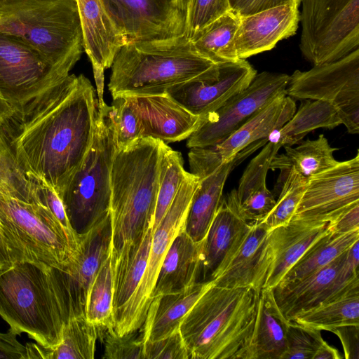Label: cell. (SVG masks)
<instances>
[{
  "label": "cell",
  "mask_w": 359,
  "mask_h": 359,
  "mask_svg": "<svg viewBox=\"0 0 359 359\" xmlns=\"http://www.w3.org/2000/svg\"><path fill=\"white\" fill-rule=\"evenodd\" d=\"M97 112L90 80L69 74L13 105L0 137L25 174L60 196L91 146Z\"/></svg>",
  "instance_id": "obj_1"
},
{
  "label": "cell",
  "mask_w": 359,
  "mask_h": 359,
  "mask_svg": "<svg viewBox=\"0 0 359 359\" xmlns=\"http://www.w3.org/2000/svg\"><path fill=\"white\" fill-rule=\"evenodd\" d=\"M0 316L11 328L37 344L54 347L72 316L57 269L19 262L0 271Z\"/></svg>",
  "instance_id": "obj_2"
},
{
  "label": "cell",
  "mask_w": 359,
  "mask_h": 359,
  "mask_svg": "<svg viewBox=\"0 0 359 359\" xmlns=\"http://www.w3.org/2000/svg\"><path fill=\"white\" fill-rule=\"evenodd\" d=\"M167 143L139 138L116 149L111 169V250L137 241L153 226L162 154Z\"/></svg>",
  "instance_id": "obj_3"
},
{
  "label": "cell",
  "mask_w": 359,
  "mask_h": 359,
  "mask_svg": "<svg viewBox=\"0 0 359 359\" xmlns=\"http://www.w3.org/2000/svg\"><path fill=\"white\" fill-rule=\"evenodd\" d=\"M259 293L213 283L180 325L189 359H241L254 327Z\"/></svg>",
  "instance_id": "obj_4"
},
{
  "label": "cell",
  "mask_w": 359,
  "mask_h": 359,
  "mask_svg": "<svg viewBox=\"0 0 359 359\" xmlns=\"http://www.w3.org/2000/svg\"><path fill=\"white\" fill-rule=\"evenodd\" d=\"M219 65L198 54L184 35L129 41L114 57L108 88L113 98L163 95L176 84L216 72Z\"/></svg>",
  "instance_id": "obj_5"
},
{
  "label": "cell",
  "mask_w": 359,
  "mask_h": 359,
  "mask_svg": "<svg viewBox=\"0 0 359 359\" xmlns=\"http://www.w3.org/2000/svg\"><path fill=\"white\" fill-rule=\"evenodd\" d=\"M0 33L18 37L69 73L83 52L75 0H0Z\"/></svg>",
  "instance_id": "obj_6"
},
{
  "label": "cell",
  "mask_w": 359,
  "mask_h": 359,
  "mask_svg": "<svg viewBox=\"0 0 359 359\" xmlns=\"http://www.w3.org/2000/svg\"><path fill=\"white\" fill-rule=\"evenodd\" d=\"M0 226L12 264L30 262L63 271L79 248V241L39 203L0 194Z\"/></svg>",
  "instance_id": "obj_7"
},
{
  "label": "cell",
  "mask_w": 359,
  "mask_h": 359,
  "mask_svg": "<svg viewBox=\"0 0 359 359\" xmlns=\"http://www.w3.org/2000/svg\"><path fill=\"white\" fill-rule=\"evenodd\" d=\"M117 147L110 106L97 104L91 146L59 196L78 233L110 212L111 169Z\"/></svg>",
  "instance_id": "obj_8"
},
{
  "label": "cell",
  "mask_w": 359,
  "mask_h": 359,
  "mask_svg": "<svg viewBox=\"0 0 359 359\" xmlns=\"http://www.w3.org/2000/svg\"><path fill=\"white\" fill-rule=\"evenodd\" d=\"M299 48L313 66L358 48L359 0H301Z\"/></svg>",
  "instance_id": "obj_9"
},
{
  "label": "cell",
  "mask_w": 359,
  "mask_h": 359,
  "mask_svg": "<svg viewBox=\"0 0 359 359\" xmlns=\"http://www.w3.org/2000/svg\"><path fill=\"white\" fill-rule=\"evenodd\" d=\"M199 179L190 172L185 177L168 211L153 232L145 271L130 300L113 322L117 335L140 330L151 300L158 271L172 241L184 227L192 196Z\"/></svg>",
  "instance_id": "obj_10"
},
{
  "label": "cell",
  "mask_w": 359,
  "mask_h": 359,
  "mask_svg": "<svg viewBox=\"0 0 359 359\" xmlns=\"http://www.w3.org/2000/svg\"><path fill=\"white\" fill-rule=\"evenodd\" d=\"M288 80L289 75L286 74H257L245 89L201 118L198 127L188 137L187 147L219 144L276 97L285 93Z\"/></svg>",
  "instance_id": "obj_11"
},
{
  "label": "cell",
  "mask_w": 359,
  "mask_h": 359,
  "mask_svg": "<svg viewBox=\"0 0 359 359\" xmlns=\"http://www.w3.org/2000/svg\"><path fill=\"white\" fill-rule=\"evenodd\" d=\"M69 74L21 39L0 33V95L11 107Z\"/></svg>",
  "instance_id": "obj_12"
},
{
  "label": "cell",
  "mask_w": 359,
  "mask_h": 359,
  "mask_svg": "<svg viewBox=\"0 0 359 359\" xmlns=\"http://www.w3.org/2000/svg\"><path fill=\"white\" fill-rule=\"evenodd\" d=\"M359 203V153L308 180L292 219L330 222Z\"/></svg>",
  "instance_id": "obj_13"
},
{
  "label": "cell",
  "mask_w": 359,
  "mask_h": 359,
  "mask_svg": "<svg viewBox=\"0 0 359 359\" xmlns=\"http://www.w3.org/2000/svg\"><path fill=\"white\" fill-rule=\"evenodd\" d=\"M128 41L165 40L184 35L186 13L175 0H102Z\"/></svg>",
  "instance_id": "obj_14"
},
{
  "label": "cell",
  "mask_w": 359,
  "mask_h": 359,
  "mask_svg": "<svg viewBox=\"0 0 359 359\" xmlns=\"http://www.w3.org/2000/svg\"><path fill=\"white\" fill-rule=\"evenodd\" d=\"M285 93L294 100L327 101L337 109L359 102V49L308 71H294Z\"/></svg>",
  "instance_id": "obj_15"
},
{
  "label": "cell",
  "mask_w": 359,
  "mask_h": 359,
  "mask_svg": "<svg viewBox=\"0 0 359 359\" xmlns=\"http://www.w3.org/2000/svg\"><path fill=\"white\" fill-rule=\"evenodd\" d=\"M257 71L246 60L221 63L211 74L176 84L166 94L191 114L200 117L216 111L245 89Z\"/></svg>",
  "instance_id": "obj_16"
},
{
  "label": "cell",
  "mask_w": 359,
  "mask_h": 359,
  "mask_svg": "<svg viewBox=\"0 0 359 359\" xmlns=\"http://www.w3.org/2000/svg\"><path fill=\"white\" fill-rule=\"evenodd\" d=\"M79 234L76 254L63 271L59 270L69 297L72 316L85 314L89 287L111 251L110 212Z\"/></svg>",
  "instance_id": "obj_17"
},
{
  "label": "cell",
  "mask_w": 359,
  "mask_h": 359,
  "mask_svg": "<svg viewBox=\"0 0 359 359\" xmlns=\"http://www.w3.org/2000/svg\"><path fill=\"white\" fill-rule=\"evenodd\" d=\"M238 209L236 189L222 196L201 247L203 280H213L224 269L249 232Z\"/></svg>",
  "instance_id": "obj_18"
},
{
  "label": "cell",
  "mask_w": 359,
  "mask_h": 359,
  "mask_svg": "<svg viewBox=\"0 0 359 359\" xmlns=\"http://www.w3.org/2000/svg\"><path fill=\"white\" fill-rule=\"evenodd\" d=\"M299 6L288 4L240 17L234 45L238 59L272 49L293 36L299 22Z\"/></svg>",
  "instance_id": "obj_19"
},
{
  "label": "cell",
  "mask_w": 359,
  "mask_h": 359,
  "mask_svg": "<svg viewBox=\"0 0 359 359\" xmlns=\"http://www.w3.org/2000/svg\"><path fill=\"white\" fill-rule=\"evenodd\" d=\"M269 229L262 222H252L241 245L214 284L227 287H251L260 292L273 263Z\"/></svg>",
  "instance_id": "obj_20"
},
{
  "label": "cell",
  "mask_w": 359,
  "mask_h": 359,
  "mask_svg": "<svg viewBox=\"0 0 359 359\" xmlns=\"http://www.w3.org/2000/svg\"><path fill=\"white\" fill-rule=\"evenodd\" d=\"M346 252L313 273L271 289L276 305L286 320L290 321L299 313L323 302L358 275L349 278L344 273Z\"/></svg>",
  "instance_id": "obj_21"
},
{
  "label": "cell",
  "mask_w": 359,
  "mask_h": 359,
  "mask_svg": "<svg viewBox=\"0 0 359 359\" xmlns=\"http://www.w3.org/2000/svg\"><path fill=\"white\" fill-rule=\"evenodd\" d=\"M139 114L142 137L165 143L188 138L198 127L201 118L172 100L166 93L128 96Z\"/></svg>",
  "instance_id": "obj_22"
},
{
  "label": "cell",
  "mask_w": 359,
  "mask_h": 359,
  "mask_svg": "<svg viewBox=\"0 0 359 359\" xmlns=\"http://www.w3.org/2000/svg\"><path fill=\"white\" fill-rule=\"evenodd\" d=\"M83 35V49L94 76H104L118 50L128 41L118 29L102 0H75Z\"/></svg>",
  "instance_id": "obj_23"
},
{
  "label": "cell",
  "mask_w": 359,
  "mask_h": 359,
  "mask_svg": "<svg viewBox=\"0 0 359 359\" xmlns=\"http://www.w3.org/2000/svg\"><path fill=\"white\" fill-rule=\"evenodd\" d=\"M329 222L291 219L269 230L273 263L263 289H272L311 245L326 233Z\"/></svg>",
  "instance_id": "obj_24"
},
{
  "label": "cell",
  "mask_w": 359,
  "mask_h": 359,
  "mask_svg": "<svg viewBox=\"0 0 359 359\" xmlns=\"http://www.w3.org/2000/svg\"><path fill=\"white\" fill-rule=\"evenodd\" d=\"M296 110L294 100L281 94L224 141L209 147L222 163L229 162L251 144L268 139L292 117Z\"/></svg>",
  "instance_id": "obj_25"
},
{
  "label": "cell",
  "mask_w": 359,
  "mask_h": 359,
  "mask_svg": "<svg viewBox=\"0 0 359 359\" xmlns=\"http://www.w3.org/2000/svg\"><path fill=\"white\" fill-rule=\"evenodd\" d=\"M212 283L213 280L197 281L184 289L154 297L140 329L143 341H156L179 330L184 316Z\"/></svg>",
  "instance_id": "obj_26"
},
{
  "label": "cell",
  "mask_w": 359,
  "mask_h": 359,
  "mask_svg": "<svg viewBox=\"0 0 359 359\" xmlns=\"http://www.w3.org/2000/svg\"><path fill=\"white\" fill-rule=\"evenodd\" d=\"M288 323L277 306L271 289H262L254 327L241 359H283Z\"/></svg>",
  "instance_id": "obj_27"
},
{
  "label": "cell",
  "mask_w": 359,
  "mask_h": 359,
  "mask_svg": "<svg viewBox=\"0 0 359 359\" xmlns=\"http://www.w3.org/2000/svg\"><path fill=\"white\" fill-rule=\"evenodd\" d=\"M202 242H194L184 231V227L179 231L158 271L151 299L158 294L177 291L198 281L201 273Z\"/></svg>",
  "instance_id": "obj_28"
},
{
  "label": "cell",
  "mask_w": 359,
  "mask_h": 359,
  "mask_svg": "<svg viewBox=\"0 0 359 359\" xmlns=\"http://www.w3.org/2000/svg\"><path fill=\"white\" fill-rule=\"evenodd\" d=\"M152 235V229L149 228L137 241L124 246L117 252H114L111 245L113 273L112 325L136 290L144 274Z\"/></svg>",
  "instance_id": "obj_29"
},
{
  "label": "cell",
  "mask_w": 359,
  "mask_h": 359,
  "mask_svg": "<svg viewBox=\"0 0 359 359\" xmlns=\"http://www.w3.org/2000/svg\"><path fill=\"white\" fill-rule=\"evenodd\" d=\"M290 321L319 330L332 331L344 326L359 325V279L355 276L341 290Z\"/></svg>",
  "instance_id": "obj_30"
},
{
  "label": "cell",
  "mask_w": 359,
  "mask_h": 359,
  "mask_svg": "<svg viewBox=\"0 0 359 359\" xmlns=\"http://www.w3.org/2000/svg\"><path fill=\"white\" fill-rule=\"evenodd\" d=\"M98 332L85 314L72 316L65 323L61 341L55 346L27 343V359H93Z\"/></svg>",
  "instance_id": "obj_31"
},
{
  "label": "cell",
  "mask_w": 359,
  "mask_h": 359,
  "mask_svg": "<svg viewBox=\"0 0 359 359\" xmlns=\"http://www.w3.org/2000/svg\"><path fill=\"white\" fill-rule=\"evenodd\" d=\"M303 100L292 117L274 130L268 141L279 142L283 147L293 146L317 128L332 129L341 124L337 109L332 103L318 100Z\"/></svg>",
  "instance_id": "obj_32"
},
{
  "label": "cell",
  "mask_w": 359,
  "mask_h": 359,
  "mask_svg": "<svg viewBox=\"0 0 359 359\" xmlns=\"http://www.w3.org/2000/svg\"><path fill=\"white\" fill-rule=\"evenodd\" d=\"M285 153L276 154L270 169L281 171L294 169L307 180L335 166L337 161L333 153L337 148L332 147L327 139L321 134L316 140H306L297 147L284 146Z\"/></svg>",
  "instance_id": "obj_33"
},
{
  "label": "cell",
  "mask_w": 359,
  "mask_h": 359,
  "mask_svg": "<svg viewBox=\"0 0 359 359\" xmlns=\"http://www.w3.org/2000/svg\"><path fill=\"white\" fill-rule=\"evenodd\" d=\"M358 240L359 230L344 233L328 231L311 245L276 285L297 281L313 273L339 257Z\"/></svg>",
  "instance_id": "obj_34"
},
{
  "label": "cell",
  "mask_w": 359,
  "mask_h": 359,
  "mask_svg": "<svg viewBox=\"0 0 359 359\" xmlns=\"http://www.w3.org/2000/svg\"><path fill=\"white\" fill-rule=\"evenodd\" d=\"M240 17L231 11L222 15L201 30L190 40L196 52L215 64L239 60L234 39Z\"/></svg>",
  "instance_id": "obj_35"
},
{
  "label": "cell",
  "mask_w": 359,
  "mask_h": 359,
  "mask_svg": "<svg viewBox=\"0 0 359 359\" xmlns=\"http://www.w3.org/2000/svg\"><path fill=\"white\" fill-rule=\"evenodd\" d=\"M113 273L111 251L102 263L88 291L84 313L98 329H112Z\"/></svg>",
  "instance_id": "obj_36"
},
{
  "label": "cell",
  "mask_w": 359,
  "mask_h": 359,
  "mask_svg": "<svg viewBox=\"0 0 359 359\" xmlns=\"http://www.w3.org/2000/svg\"><path fill=\"white\" fill-rule=\"evenodd\" d=\"M187 172L180 152L166 144L161 158L153 232L173 201Z\"/></svg>",
  "instance_id": "obj_37"
},
{
  "label": "cell",
  "mask_w": 359,
  "mask_h": 359,
  "mask_svg": "<svg viewBox=\"0 0 359 359\" xmlns=\"http://www.w3.org/2000/svg\"><path fill=\"white\" fill-rule=\"evenodd\" d=\"M36 187L37 181L31 180L19 168L0 137V194L37 203Z\"/></svg>",
  "instance_id": "obj_38"
},
{
  "label": "cell",
  "mask_w": 359,
  "mask_h": 359,
  "mask_svg": "<svg viewBox=\"0 0 359 359\" xmlns=\"http://www.w3.org/2000/svg\"><path fill=\"white\" fill-rule=\"evenodd\" d=\"M283 172L285 177L278 198L271 211L261 222L269 230L290 221L308 182L306 177L292 168Z\"/></svg>",
  "instance_id": "obj_39"
},
{
  "label": "cell",
  "mask_w": 359,
  "mask_h": 359,
  "mask_svg": "<svg viewBox=\"0 0 359 359\" xmlns=\"http://www.w3.org/2000/svg\"><path fill=\"white\" fill-rule=\"evenodd\" d=\"M110 113L118 149L142 137L139 114L128 96L114 97Z\"/></svg>",
  "instance_id": "obj_40"
},
{
  "label": "cell",
  "mask_w": 359,
  "mask_h": 359,
  "mask_svg": "<svg viewBox=\"0 0 359 359\" xmlns=\"http://www.w3.org/2000/svg\"><path fill=\"white\" fill-rule=\"evenodd\" d=\"M261 151L251 160L243 172L236 189L238 201L266 187V178L271 163L282 146L279 142L268 141Z\"/></svg>",
  "instance_id": "obj_41"
},
{
  "label": "cell",
  "mask_w": 359,
  "mask_h": 359,
  "mask_svg": "<svg viewBox=\"0 0 359 359\" xmlns=\"http://www.w3.org/2000/svg\"><path fill=\"white\" fill-rule=\"evenodd\" d=\"M230 11L229 0H189L184 36L192 39L205 27Z\"/></svg>",
  "instance_id": "obj_42"
},
{
  "label": "cell",
  "mask_w": 359,
  "mask_h": 359,
  "mask_svg": "<svg viewBox=\"0 0 359 359\" xmlns=\"http://www.w3.org/2000/svg\"><path fill=\"white\" fill-rule=\"evenodd\" d=\"M324 341L321 330L289 321L287 328V350L283 359H313Z\"/></svg>",
  "instance_id": "obj_43"
},
{
  "label": "cell",
  "mask_w": 359,
  "mask_h": 359,
  "mask_svg": "<svg viewBox=\"0 0 359 359\" xmlns=\"http://www.w3.org/2000/svg\"><path fill=\"white\" fill-rule=\"evenodd\" d=\"M137 331L117 335L106 330L104 355L106 359H144V341Z\"/></svg>",
  "instance_id": "obj_44"
},
{
  "label": "cell",
  "mask_w": 359,
  "mask_h": 359,
  "mask_svg": "<svg viewBox=\"0 0 359 359\" xmlns=\"http://www.w3.org/2000/svg\"><path fill=\"white\" fill-rule=\"evenodd\" d=\"M144 359H189L180 329L162 339L144 342Z\"/></svg>",
  "instance_id": "obj_45"
},
{
  "label": "cell",
  "mask_w": 359,
  "mask_h": 359,
  "mask_svg": "<svg viewBox=\"0 0 359 359\" xmlns=\"http://www.w3.org/2000/svg\"><path fill=\"white\" fill-rule=\"evenodd\" d=\"M36 197L37 202L47 208L62 227L72 236L79 241L80 234L72 228L62 201L56 191L52 187L37 181Z\"/></svg>",
  "instance_id": "obj_46"
},
{
  "label": "cell",
  "mask_w": 359,
  "mask_h": 359,
  "mask_svg": "<svg viewBox=\"0 0 359 359\" xmlns=\"http://www.w3.org/2000/svg\"><path fill=\"white\" fill-rule=\"evenodd\" d=\"M229 3L231 11L242 17L288 4L299 6L301 0H229Z\"/></svg>",
  "instance_id": "obj_47"
},
{
  "label": "cell",
  "mask_w": 359,
  "mask_h": 359,
  "mask_svg": "<svg viewBox=\"0 0 359 359\" xmlns=\"http://www.w3.org/2000/svg\"><path fill=\"white\" fill-rule=\"evenodd\" d=\"M20 335L13 328L6 333L0 332V359H27L26 346L17 339Z\"/></svg>",
  "instance_id": "obj_48"
},
{
  "label": "cell",
  "mask_w": 359,
  "mask_h": 359,
  "mask_svg": "<svg viewBox=\"0 0 359 359\" xmlns=\"http://www.w3.org/2000/svg\"><path fill=\"white\" fill-rule=\"evenodd\" d=\"M328 229L330 232L336 233L359 230V203L353 205L329 222Z\"/></svg>",
  "instance_id": "obj_49"
},
{
  "label": "cell",
  "mask_w": 359,
  "mask_h": 359,
  "mask_svg": "<svg viewBox=\"0 0 359 359\" xmlns=\"http://www.w3.org/2000/svg\"><path fill=\"white\" fill-rule=\"evenodd\" d=\"M359 325L344 326L331 332L338 336L344 347L345 358L358 359Z\"/></svg>",
  "instance_id": "obj_50"
},
{
  "label": "cell",
  "mask_w": 359,
  "mask_h": 359,
  "mask_svg": "<svg viewBox=\"0 0 359 359\" xmlns=\"http://www.w3.org/2000/svg\"><path fill=\"white\" fill-rule=\"evenodd\" d=\"M339 351L330 346L325 341L316 353L313 359H341Z\"/></svg>",
  "instance_id": "obj_51"
},
{
  "label": "cell",
  "mask_w": 359,
  "mask_h": 359,
  "mask_svg": "<svg viewBox=\"0 0 359 359\" xmlns=\"http://www.w3.org/2000/svg\"><path fill=\"white\" fill-rule=\"evenodd\" d=\"M12 265L0 226V271Z\"/></svg>",
  "instance_id": "obj_52"
},
{
  "label": "cell",
  "mask_w": 359,
  "mask_h": 359,
  "mask_svg": "<svg viewBox=\"0 0 359 359\" xmlns=\"http://www.w3.org/2000/svg\"><path fill=\"white\" fill-rule=\"evenodd\" d=\"M11 110V107L8 105V104L1 97L0 95V123L2 119L6 116L8 114L10 113Z\"/></svg>",
  "instance_id": "obj_53"
},
{
  "label": "cell",
  "mask_w": 359,
  "mask_h": 359,
  "mask_svg": "<svg viewBox=\"0 0 359 359\" xmlns=\"http://www.w3.org/2000/svg\"><path fill=\"white\" fill-rule=\"evenodd\" d=\"M175 1L179 8L186 13L189 0H175Z\"/></svg>",
  "instance_id": "obj_54"
}]
</instances>
